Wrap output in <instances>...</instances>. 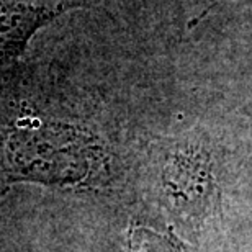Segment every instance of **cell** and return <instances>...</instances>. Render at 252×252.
Returning a JSON list of instances; mask_svg holds the SVG:
<instances>
[{
  "instance_id": "1",
  "label": "cell",
  "mask_w": 252,
  "mask_h": 252,
  "mask_svg": "<svg viewBox=\"0 0 252 252\" xmlns=\"http://www.w3.org/2000/svg\"><path fill=\"white\" fill-rule=\"evenodd\" d=\"M77 7L67 0H0V65L22 58L39 30Z\"/></svg>"
},
{
  "instance_id": "2",
  "label": "cell",
  "mask_w": 252,
  "mask_h": 252,
  "mask_svg": "<svg viewBox=\"0 0 252 252\" xmlns=\"http://www.w3.org/2000/svg\"><path fill=\"white\" fill-rule=\"evenodd\" d=\"M128 251L129 252H191L179 238L172 233L159 234L149 228L129 229L128 234Z\"/></svg>"
}]
</instances>
